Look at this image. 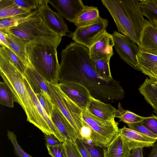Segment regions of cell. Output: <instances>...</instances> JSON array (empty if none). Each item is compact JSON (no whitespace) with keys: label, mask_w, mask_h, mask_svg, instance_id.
I'll list each match as a JSON object with an SVG mask.
<instances>
[{"label":"cell","mask_w":157,"mask_h":157,"mask_svg":"<svg viewBox=\"0 0 157 157\" xmlns=\"http://www.w3.org/2000/svg\"><path fill=\"white\" fill-rule=\"evenodd\" d=\"M61 56L59 84H79L86 87L93 97L101 101L112 102L124 98V90L119 81L114 79L108 82L98 75L88 48L71 42L62 50Z\"/></svg>","instance_id":"6da1fadb"},{"label":"cell","mask_w":157,"mask_h":157,"mask_svg":"<svg viewBox=\"0 0 157 157\" xmlns=\"http://www.w3.org/2000/svg\"><path fill=\"white\" fill-rule=\"evenodd\" d=\"M0 74L3 82L12 93L14 101L25 112L27 120L44 134L54 135L53 131L41 116L24 83V75L16 67L0 46Z\"/></svg>","instance_id":"7a4b0ae2"},{"label":"cell","mask_w":157,"mask_h":157,"mask_svg":"<svg viewBox=\"0 0 157 157\" xmlns=\"http://www.w3.org/2000/svg\"><path fill=\"white\" fill-rule=\"evenodd\" d=\"M109 11L120 33L136 44L147 19L137 0H101Z\"/></svg>","instance_id":"3957f363"},{"label":"cell","mask_w":157,"mask_h":157,"mask_svg":"<svg viewBox=\"0 0 157 157\" xmlns=\"http://www.w3.org/2000/svg\"><path fill=\"white\" fill-rule=\"evenodd\" d=\"M58 45L47 40L30 42L26 50L32 67L50 83L59 84V64L57 52Z\"/></svg>","instance_id":"277c9868"},{"label":"cell","mask_w":157,"mask_h":157,"mask_svg":"<svg viewBox=\"0 0 157 157\" xmlns=\"http://www.w3.org/2000/svg\"><path fill=\"white\" fill-rule=\"evenodd\" d=\"M7 30L30 42L47 40L59 45L62 37L49 28L41 17L38 10L33 11L17 26Z\"/></svg>","instance_id":"5b68a950"},{"label":"cell","mask_w":157,"mask_h":157,"mask_svg":"<svg viewBox=\"0 0 157 157\" xmlns=\"http://www.w3.org/2000/svg\"><path fill=\"white\" fill-rule=\"evenodd\" d=\"M82 119L91 130V139L96 146L106 147L119 132L118 124L115 119L107 120L101 119L86 109L82 111Z\"/></svg>","instance_id":"8992f818"},{"label":"cell","mask_w":157,"mask_h":157,"mask_svg":"<svg viewBox=\"0 0 157 157\" xmlns=\"http://www.w3.org/2000/svg\"><path fill=\"white\" fill-rule=\"evenodd\" d=\"M108 25V20L101 17L93 24L76 27L75 31L68 36L74 42L89 48L106 31Z\"/></svg>","instance_id":"52a82bcc"},{"label":"cell","mask_w":157,"mask_h":157,"mask_svg":"<svg viewBox=\"0 0 157 157\" xmlns=\"http://www.w3.org/2000/svg\"><path fill=\"white\" fill-rule=\"evenodd\" d=\"M112 35L114 46L120 57L128 65L139 71L136 57L139 49L137 44L119 32L114 31Z\"/></svg>","instance_id":"ba28073f"},{"label":"cell","mask_w":157,"mask_h":157,"mask_svg":"<svg viewBox=\"0 0 157 157\" xmlns=\"http://www.w3.org/2000/svg\"><path fill=\"white\" fill-rule=\"evenodd\" d=\"M48 0H43L37 9L43 20L55 33L61 36L70 33L63 17L58 13L53 11L48 5Z\"/></svg>","instance_id":"9c48e42d"},{"label":"cell","mask_w":157,"mask_h":157,"mask_svg":"<svg viewBox=\"0 0 157 157\" xmlns=\"http://www.w3.org/2000/svg\"><path fill=\"white\" fill-rule=\"evenodd\" d=\"M59 84L63 92L83 111L86 109L92 96L86 87L79 84L73 82Z\"/></svg>","instance_id":"30bf717a"},{"label":"cell","mask_w":157,"mask_h":157,"mask_svg":"<svg viewBox=\"0 0 157 157\" xmlns=\"http://www.w3.org/2000/svg\"><path fill=\"white\" fill-rule=\"evenodd\" d=\"M63 17L74 23L85 5L81 0H48Z\"/></svg>","instance_id":"8fae6325"},{"label":"cell","mask_w":157,"mask_h":157,"mask_svg":"<svg viewBox=\"0 0 157 157\" xmlns=\"http://www.w3.org/2000/svg\"><path fill=\"white\" fill-rule=\"evenodd\" d=\"M119 132L131 151L132 149L138 147L152 146L157 140L125 126L119 129Z\"/></svg>","instance_id":"7c38bea8"},{"label":"cell","mask_w":157,"mask_h":157,"mask_svg":"<svg viewBox=\"0 0 157 157\" xmlns=\"http://www.w3.org/2000/svg\"><path fill=\"white\" fill-rule=\"evenodd\" d=\"M114 43L113 36L106 31L89 48L92 59L104 58L110 60L113 55Z\"/></svg>","instance_id":"4fadbf2b"},{"label":"cell","mask_w":157,"mask_h":157,"mask_svg":"<svg viewBox=\"0 0 157 157\" xmlns=\"http://www.w3.org/2000/svg\"><path fill=\"white\" fill-rule=\"evenodd\" d=\"M139 50L157 56V28L147 20L137 44Z\"/></svg>","instance_id":"5bb4252c"},{"label":"cell","mask_w":157,"mask_h":157,"mask_svg":"<svg viewBox=\"0 0 157 157\" xmlns=\"http://www.w3.org/2000/svg\"><path fill=\"white\" fill-rule=\"evenodd\" d=\"M51 119L65 140L75 142L79 138L76 131L60 110L54 105Z\"/></svg>","instance_id":"9a60e30c"},{"label":"cell","mask_w":157,"mask_h":157,"mask_svg":"<svg viewBox=\"0 0 157 157\" xmlns=\"http://www.w3.org/2000/svg\"><path fill=\"white\" fill-rule=\"evenodd\" d=\"M136 58L138 70L157 80V56L139 50Z\"/></svg>","instance_id":"2e32d148"},{"label":"cell","mask_w":157,"mask_h":157,"mask_svg":"<svg viewBox=\"0 0 157 157\" xmlns=\"http://www.w3.org/2000/svg\"><path fill=\"white\" fill-rule=\"evenodd\" d=\"M86 109L90 113L101 119L111 120L117 117V110L111 105L91 96Z\"/></svg>","instance_id":"e0dca14e"},{"label":"cell","mask_w":157,"mask_h":157,"mask_svg":"<svg viewBox=\"0 0 157 157\" xmlns=\"http://www.w3.org/2000/svg\"><path fill=\"white\" fill-rule=\"evenodd\" d=\"M102 148L104 157H130L131 151L119 132L106 147Z\"/></svg>","instance_id":"ac0fdd59"},{"label":"cell","mask_w":157,"mask_h":157,"mask_svg":"<svg viewBox=\"0 0 157 157\" xmlns=\"http://www.w3.org/2000/svg\"><path fill=\"white\" fill-rule=\"evenodd\" d=\"M0 30L4 33L10 48L21 59L27 67H32L29 62L26 50L30 42L15 35L7 30Z\"/></svg>","instance_id":"d6986e66"},{"label":"cell","mask_w":157,"mask_h":157,"mask_svg":"<svg viewBox=\"0 0 157 157\" xmlns=\"http://www.w3.org/2000/svg\"><path fill=\"white\" fill-rule=\"evenodd\" d=\"M24 75L35 94L44 93L50 95L48 87L49 82L42 77L33 67H27Z\"/></svg>","instance_id":"ffe728a7"},{"label":"cell","mask_w":157,"mask_h":157,"mask_svg":"<svg viewBox=\"0 0 157 157\" xmlns=\"http://www.w3.org/2000/svg\"><path fill=\"white\" fill-rule=\"evenodd\" d=\"M138 90L157 115V80L147 78Z\"/></svg>","instance_id":"44dd1931"},{"label":"cell","mask_w":157,"mask_h":157,"mask_svg":"<svg viewBox=\"0 0 157 157\" xmlns=\"http://www.w3.org/2000/svg\"><path fill=\"white\" fill-rule=\"evenodd\" d=\"M24 83L36 107L42 117L54 133V136L61 143H63L65 139L63 136L58 129L50 117L47 114L44 109L40 104L36 94L33 91L27 80L24 77Z\"/></svg>","instance_id":"7402d4cb"},{"label":"cell","mask_w":157,"mask_h":157,"mask_svg":"<svg viewBox=\"0 0 157 157\" xmlns=\"http://www.w3.org/2000/svg\"><path fill=\"white\" fill-rule=\"evenodd\" d=\"M100 17L97 7L85 6L77 17L74 24L76 27L90 25L97 22Z\"/></svg>","instance_id":"603a6c76"},{"label":"cell","mask_w":157,"mask_h":157,"mask_svg":"<svg viewBox=\"0 0 157 157\" xmlns=\"http://www.w3.org/2000/svg\"><path fill=\"white\" fill-rule=\"evenodd\" d=\"M32 11L19 6L13 0H0V19L29 14Z\"/></svg>","instance_id":"cb8c5ba5"},{"label":"cell","mask_w":157,"mask_h":157,"mask_svg":"<svg viewBox=\"0 0 157 157\" xmlns=\"http://www.w3.org/2000/svg\"><path fill=\"white\" fill-rule=\"evenodd\" d=\"M92 59L97 72L103 79L108 82L114 79L110 71V60L104 58Z\"/></svg>","instance_id":"d4e9b609"},{"label":"cell","mask_w":157,"mask_h":157,"mask_svg":"<svg viewBox=\"0 0 157 157\" xmlns=\"http://www.w3.org/2000/svg\"><path fill=\"white\" fill-rule=\"evenodd\" d=\"M139 4L144 16L152 24L153 20L157 18V0H139Z\"/></svg>","instance_id":"484cf974"},{"label":"cell","mask_w":157,"mask_h":157,"mask_svg":"<svg viewBox=\"0 0 157 157\" xmlns=\"http://www.w3.org/2000/svg\"><path fill=\"white\" fill-rule=\"evenodd\" d=\"M117 117L120 119V121L127 124L141 122L145 117L139 116L132 112L124 109L121 104L119 103L117 109Z\"/></svg>","instance_id":"4316f807"},{"label":"cell","mask_w":157,"mask_h":157,"mask_svg":"<svg viewBox=\"0 0 157 157\" xmlns=\"http://www.w3.org/2000/svg\"><path fill=\"white\" fill-rule=\"evenodd\" d=\"M14 98L7 85L3 82H0V103L9 108L13 107Z\"/></svg>","instance_id":"83f0119b"},{"label":"cell","mask_w":157,"mask_h":157,"mask_svg":"<svg viewBox=\"0 0 157 157\" xmlns=\"http://www.w3.org/2000/svg\"><path fill=\"white\" fill-rule=\"evenodd\" d=\"M8 56L18 70L24 75L27 66L21 59L10 48L0 44Z\"/></svg>","instance_id":"f1b7e54d"},{"label":"cell","mask_w":157,"mask_h":157,"mask_svg":"<svg viewBox=\"0 0 157 157\" xmlns=\"http://www.w3.org/2000/svg\"><path fill=\"white\" fill-rule=\"evenodd\" d=\"M29 14L0 19V30H7L10 28L17 26Z\"/></svg>","instance_id":"f546056e"},{"label":"cell","mask_w":157,"mask_h":157,"mask_svg":"<svg viewBox=\"0 0 157 157\" xmlns=\"http://www.w3.org/2000/svg\"><path fill=\"white\" fill-rule=\"evenodd\" d=\"M36 95L41 105L51 118L54 105L50 95L44 93H40Z\"/></svg>","instance_id":"4dcf8cb0"},{"label":"cell","mask_w":157,"mask_h":157,"mask_svg":"<svg viewBox=\"0 0 157 157\" xmlns=\"http://www.w3.org/2000/svg\"><path fill=\"white\" fill-rule=\"evenodd\" d=\"M63 144L65 150L67 157H83L76 141L65 140Z\"/></svg>","instance_id":"1f68e13d"},{"label":"cell","mask_w":157,"mask_h":157,"mask_svg":"<svg viewBox=\"0 0 157 157\" xmlns=\"http://www.w3.org/2000/svg\"><path fill=\"white\" fill-rule=\"evenodd\" d=\"M7 136L13 145L15 154L18 157H33L26 152L18 143L17 137L13 132L8 131Z\"/></svg>","instance_id":"d6a6232c"},{"label":"cell","mask_w":157,"mask_h":157,"mask_svg":"<svg viewBox=\"0 0 157 157\" xmlns=\"http://www.w3.org/2000/svg\"><path fill=\"white\" fill-rule=\"evenodd\" d=\"M48 153L51 157H67L63 143L52 146H46Z\"/></svg>","instance_id":"836d02e7"},{"label":"cell","mask_w":157,"mask_h":157,"mask_svg":"<svg viewBox=\"0 0 157 157\" xmlns=\"http://www.w3.org/2000/svg\"><path fill=\"white\" fill-rule=\"evenodd\" d=\"M141 122L144 126L157 136V116L152 114L145 117Z\"/></svg>","instance_id":"e575fe53"},{"label":"cell","mask_w":157,"mask_h":157,"mask_svg":"<svg viewBox=\"0 0 157 157\" xmlns=\"http://www.w3.org/2000/svg\"><path fill=\"white\" fill-rule=\"evenodd\" d=\"M129 128L157 140V136L144 126L141 122L127 124Z\"/></svg>","instance_id":"d590c367"},{"label":"cell","mask_w":157,"mask_h":157,"mask_svg":"<svg viewBox=\"0 0 157 157\" xmlns=\"http://www.w3.org/2000/svg\"><path fill=\"white\" fill-rule=\"evenodd\" d=\"M82 142L93 157H104L103 151L101 150V147L94 145L93 144H89Z\"/></svg>","instance_id":"8d00e7d4"},{"label":"cell","mask_w":157,"mask_h":157,"mask_svg":"<svg viewBox=\"0 0 157 157\" xmlns=\"http://www.w3.org/2000/svg\"><path fill=\"white\" fill-rule=\"evenodd\" d=\"M83 123L84 125L80 130L79 133V138L82 140L91 139L92 135L91 128L84 121Z\"/></svg>","instance_id":"74e56055"},{"label":"cell","mask_w":157,"mask_h":157,"mask_svg":"<svg viewBox=\"0 0 157 157\" xmlns=\"http://www.w3.org/2000/svg\"><path fill=\"white\" fill-rule=\"evenodd\" d=\"M76 142L83 157H93L82 141L80 138H78Z\"/></svg>","instance_id":"f35d334b"},{"label":"cell","mask_w":157,"mask_h":157,"mask_svg":"<svg viewBox=\"0 0 157 157\" xmlns=\"http://www.w3.org/2000/svg\"><path fill=\"white\" fill-rule=\"evenodd\" d=\"M46 146H54L61 143L54 136L44 134Z\"/></svg>","instance_id":"ab89813d"},{"label":"cell","mask_w":157,"mask_h":157,"mask_svg":"<svg viewBox=\"0 0 157 157\" xmlns=\"http://www.w3.org/2000/svg\"><path fill=\"white\" fill-rule=\"evenodd\" d=\"M13 1L15 3L19 6L24 9L33 10L26 0H13Z\"/></svg>","instance_id":"60d3db41"},{"label":"cell","mask_w":157,"mask_h":157,"mask_svg":"<svg viewBox=\"0 0 157 157\" xmlns=\"http://www.w3.org/2000/svg\"><path fill=\"white\" fill-rule=\"evenodd\" d=\"M130 157H143V148L138 147L132 149L131 151Z\"/></svg>","instance_id":"b9f144b4"},{"label":"cell","mask_w":157,"mask_h":157,"mask_svg":"<svg viewBox=\"0 0 157 157\" xmlns=\"http://www.w3.org/2000/svg\"><path fill=\"white\" fill-rule=\"evenodd\" d=\"M0 44L10 48L9 44L4 33L0 30Z\"/></svg>","instance_id":"7bdbcfd3"},{"label":"cell","mask_w":157,"mask_h":157,"mask_svg":"<svg viewBox=\"0 0 157 157\" xmlns=\"http://www.w3.org/2000/svg\"><path fill=\"white\" fill-rule=\"evenodd\" d=\"M148 157H157V144L154 145Z\"/></svg>","instance_id":"ee69618b"},{"label":"cell","mask_w":157,"mask_h":157,"mask_svg":"<svg viewBox=\"0 0 157 157\" xmlns=\"http://www.w3.org/2000/svg\"><path fill=\"white\" fill-rule=\"evenodd\" d=\"M152 24L157 28V18L153 20Z\"/></svg>","instance_id":"f6af8a7d"}]
</instances>
